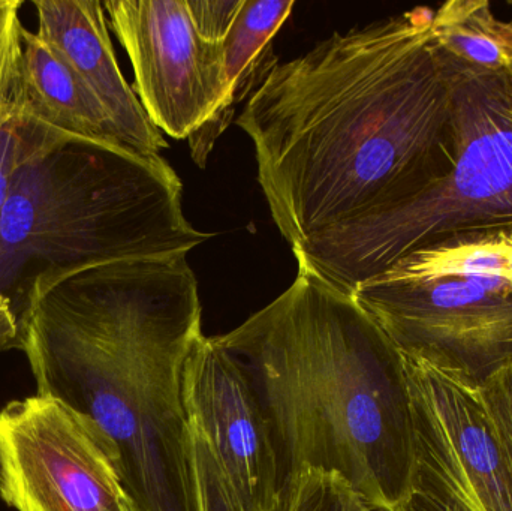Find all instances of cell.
Returning <instances> with one entry per match:
<instances>
[{
  "instance_id": "6da1fadb",
  "label": "cell",
  "mask_w": 512,
  "mask_h": 511,
  "mask_svg": "<svg viewBox=\"0 0 512 511\" xmlns=\"http://www.w3.org/2000/svg\"><path fill=\"white\" fill-rule=\"evenodd\" d=\"M433 11L333 33L277 62L237 125L291 249L397 206L438 182L456 155L450 75Z\"/></svg>"
},
{
  "instance_id": "7a4b0ae2",
  "label": "cell",
  "mask_w": 512,
  "mask_h": 511,
  "mask_svg": "<svg viewBox=\"0 0 512 511\" xmlns=\"http://www.w3.org/2000/svg\"><path fill=\"white\" fill-rule=\"evenodd\" d=\"M186 255L84 267L33 296L23 351L36 393L110 438L135 511H198L183 380L203 332Z\"/></svg>"
},
{
  "instance_id": "3957f363",
  "label": "cell",
  "mask_w": 512,
  "mask_h": 511,
  "mask_svg": "<svg viewBox=\"0 0 512 511\" xmlns=\"http://www.w3.org/2000/svg\"><path fill=\"white\" fill-rule=\"evenodd\" d=\"M216 339L251 378L280 485L315 468L376 510L411 511L417 455L405 357L352 294L298 269L285 293Z\"/></svg>"
},
{
  "instance_id": "277c9868",
  "label": "cell",
  "mask_w": 512,
  "mask_h": 511,
  "mask_svg": "<svg viewBox=\"0 0 512 511\" xmlns=\"http://www.w3.org/2000/svg\"><path fill=\"white\" fill-rule=\"evenodd\" d=\"M23 110L0 213V353L23 351L41 282L98 264L188 254L213 237L186 219L182 180L161 155L68 134Z\"/></svg>"
},
{
  "instance_id": "5b68a950",
  "label": "cell",
  "mask_w": 512,
  "mask_h": 511,
  "mask_svg": "<svg viewBox=\"0 0 512 511\" xmlns=\"http://www.w3.org/2000/svg\"><path fill=\"white\" fill-rule=\"evenodd\" d=\"M439 53L453 95L450 171L397 206L295 246L298 269L352 294L420 249L460 234L512 231V66L481 71Z\"/></svg>"
},
{
  "instance_id": "8992f818",
  "label": "cell",
  "mask_w": 512,
  "mask_h": 511,
  "mask_svg": "<svg viewBox=\"0 0 512 511\" xmlns=\"http://www.w3.org/2000/svg\"><path fill=\"white\" fill-rule=\"evenodd\" d=\"M352 296L403 357L466 386L512 366V231L420 249Z\"/></svg>"
},
{
  "instance_id": "52a82bcc",
  "label": "cell",
  "mask_w": 512,
  "mask_h": 511,
  "mask_svg": "<svg viewBox=\"0 0 512 511\" xmlns=\"http://www.w3.org/2000/svg\"><path fill=\"white\" fill-rule=\"evenodd\" d=\"M0 497L17 511H120L128 501L110 438L39 393L0 410Z\"/></svg>"
},
{
  "instance_id": "ba28073f",
  "label": "cell",
  "mask_w": 512,
  "mask_h": 511,
  "mask_svg": "<svg viewBox=\"0 0 512 511\" xmlns=\"http://www.w3.org/2000/svg\"><path fill=\"white\" fill-rule=\"evenodd\" d=\"M405 362L417 455L412 507L512 511L510 462L478 390L424 363Z\"/></svg>"
},
{
  "instance_id": "9c48e42d",
  "label": "cell",
  "mask_w": 512,
  "mask_h": 511,
  "mask_svg": "<svg viewBox=\"0 0 512 511\" xmlns=\"http://www.w3.org/2000/svg\"><path fill=\"white\" fill-rule=\"evenodd\" d=\"M104 8L153 125L179 140L192 137L227 96L224 42L201 38L186 0H108Z\"/></svg>"
},
{
  "instance_id": "30bf717a",
  "label": "cell",
  "mask_w": 512,
  "mask_h": 511,
  "mask_svg": "<svg viewBox=\"0 0 512 511\" xmlns=\"http://www.w3.org/2000/svg\"><path fill=\"white\" fill-rule=\"evenodd\" d=\"M185 407L209 441L243 511H268L280 489L270 425L248 372L216 338L201 336L185 366Z\"/></svg>"
},
{
  "instance_id": "8fae6325",
  "label": "cell",
  "mask_w": 512,
  "mask_h": 511,
  "mask_svg": "<svg viewBox=\"0 0 512 511\" xmlns=\"http://www.w3.org/2000/svg\"><path fill=\"white\" fill-rule=\"evenodd\" d=\"M38 35L90 90L113 123L123 146L144 156L168 149L137 93L123 77L99 0H35Z\"/></svg>"
},
{
  "instance_id": "7c38bea8",
  "label": "cell",
  "mask_w": 512,
  "mask_h": 511,
  "mask_svg": "<svg viewBox=\"0 0 512 511\" xmlns=\"http://www.w3.org/2000/svg\"><path fill=\"white\" fill-rule=\"evenodd\" d=\"M20 101L27 113L59 131L123 146L104 108L71 66L26 27H21Z\"/></svg>"
},
{
  "instance_id": "4fadbf2b",
  "label": "cell",
  "mask_w": 512,
  "mask_h": 511,
  "mask_svg": "<svg viewBox=\"0 0 512 511\" xmlns=\"http://www.w3.org/2000/svg\"><path fill=\"white\" fill-rule=\"evenodd\" d=\"M294 0H245L224 39L227 96L216 116L189 137L192 159L206 167L219 135L233 120L234 107L254 93L276 65L270 42L289 17Z\"/></svg>"
},
{
  "instance_id": "5bb4252c",
  "label": "cell",
  "mask_w": 512,
  "mask_h": 511,
  "mask_svg": "<svg viewBox=\"0 0 512 511\" xmlns=\"http://www.w3.org/2000/svg\"><path fill=\"white\" fill-rule=\"evenodd\" d=\"M439 50L469 68L501 71L512 66V36L486 0H450L433 11Z\"/></svg>"
},
{
  "instance_id": "9a60e30c",
  "label": "cell",
  "mask_w": 512,
  "mask_h": 511,
  "mask_svg": "<svg viewBox=\"0 0 512 511\" xmlns=\"http://www.w3.org/2000/svg\"><path fill=\"white\" fill-rule=\"evenodd\" d=\"M268 511H379L336 473L306 468L283 480Z\"/></svg>"
},
{
  "instance_id": "2e32d148",
  "label": "cell",
  "mask_w": 512,
  "mask_h": 511,
  "mask_svg": "<svg viewBox=\"0 0 512 511\" xmlns=\"http://www.w3.org/2000/svg\"><path fill=\"white\" fill-rule=\"evenodd\" d=\"M197 482L198 511H243L209 441L197 423L189 420Z\"/></svg>"
},
{
  "instance_id": "e0dca14e",
  "label": "cell",
  "mask_w": 512,
  "mask_h": 511,
  "mask_svg": "<svg viewBox=\"0 0 512 511\" xmlns=\"http://www.w3.org/2000/svg\"><path fill=\"white\" fill-rule=\"evenodd\" d=\"M21 0H0V102L14 98L20 87Z\"/></svg>"
},
{
  "instance_id": "ac0fdd59",
  "label": "cell",
  "mask_w": 512,
  "mask_h": 511,
  "mask_svg": "<svg viewBox=\"0 0 512 511\" xmlns=\"http://www.w3.org/2000/svg\"><path fill=\"white\" fill-rule=\"evenodd\" d=\"M477 390L512 470V366L490 377Z\"/></svg>"
},
{
  "instance_id": "d6986e66",
  "label": "cell",
  "mask_w": 512,
  "mask_h": 511,
  "mask_svg": "<svg viewBox=\"0 0 512 511\" xmlns=\"http://www.w3.org/2000/svg\"><path fill=\"white\" fill-rule=\"evenodd\" d=\"M24 110L18 96L9 107L0 114V213L8 197L12 173L20 155L21 140H23Z\"/></svg>"
},
{
  "instance_id": "ffe728a7",
  "label": "cell",
  "mask_w": 512,
  "mask_h": 511,
  "mask_svg": "<svg viewBox=\"0 0 512 511\" xmlns=\"http://www.w3.org/2000/svg\"><path fill=\"white\" fill-rule=\"evenodd\" d=\"M189 14L201 38L224 42L245 0H186Z\"/></svg>"
},
{
  "instance_id": "44dd1931",
  "label": "cell",
  "mask_w": 512,
  "mask_h": 511,
  "mask_svg": "<svg viewBox=\"0 0 512 511\" xmlns=\"http://www.w3.org/2000/svg\"><path fill=\"white\" fill-rule=\"evenodd\" d=\"M18 89H20V87H18ZM17 96H18V93H17V95L14 96V98L8 99V101H5V102H0V114H2L3 111H5L6 108L9 107V104H11V102L15 101V98H17Z\"/></svg>"
},
{
  "instance_id": "7402d4cb",
  "label": "cell",
  "mask_w": 512,
  "mask_h": 511,
  "mask_svg": "<svg viewBox=\"0 0 512 511\" xmlns=\"http://www.w3.org/2000/svg\"><path fill=\"white\" fill-rule=\"evenodd\" d=\"M508 30H510L511 36H512V20L507 21Z\"/></svg>"
}]
</instances>
